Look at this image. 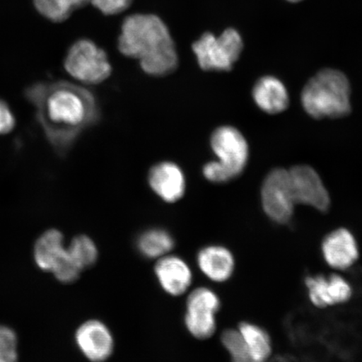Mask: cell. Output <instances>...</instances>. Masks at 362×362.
<instances>
[{
	"label": "cell",
	"mask_w": 362,
	"mask_h": 362,
	"mask_svg": "<svg viewBox=\"0 0 362 362\" xmlns=\"http://www.w3.org/2000/svg\"><path fill=\"white\" fill-rule=\"evenodd\" d=\"M48 142L65 156L85 129L98 119L96 98L88 89L68 81L37 83L25 90Z\"/></svg>",
	"instance_id": "1"
},
{
	"label": "cell",
	"mask_w": 362,
	"mask_h": 362,
	"mask_svg": "<svg viewBox=\"0 0 362 362\" xmlns=\"http://www.w3.org/2000/svg\"><path fill=\"white\" fill-rule=\"evenodd\" d=\"M119 49L123 55L137 59L148 75H169L178 66L177 52L168 27L156 16L136 13L127 17Z\"/></svg>",
	"instance_id": "2"
},
{
	"label": "cell",
	"mask_w": 362,
	"mask_h": 362,
	"mask_svg": "<svg viewBox=\"0 0 362 362\" xmlns=\"http://www.w3.org/2000/svg\"><path fill=\"white\" fill-rule=\"evenodd\" d=\"M349 81L342 72L325 69L309 81L302 92V104L315 119L341 117L351 111Z\"/></svg>",
	"instance_id": "3"
},
{
	"label": "cell",
	"mask_w": 362,
	"mask_h": 362,
	"mask_svg": "<svg viewBox=\"0 0 362 362\" xmlns=\"http://www.w3.org/2000/svg\"><path fill=\"white\" fill-rule=\"evenodd\" d=\"M211 146L218 160L203 167V175L208 180L223 183L242 173L248 160V146L236 128L223 126L216 129L211 137Z\"/></svg>",
	"instance_id": "4"
},
{
	"label": "cell",
	"mask_w": 362,
	"mask_h": 362,
	"mask_svg": "<svg viewBox=\"0 0 362 362\" xmlns=\"http://www.w3.org/2000/svg\"><path fill=\"white\" fill-rule=\"evenodd\" d=\"M64 67L72 78L90 85L103 83L112 74L107 53L88 39L79 40L71 45Z\"/></svg>",
	"instance_id": "5"
},
{
	"label": "cell",
	"mask_w": 362,
	"mask_h": 362,
	"mask_svg": "<svg viewBox=\"0 0 362 362\" xmlns=\"http://www.w3.org/2000/svg\"><path fill=\"white\" fill-rule=\"evenodd\" d=\"M243 40L237 30L228 29L219 37L204 34L192 45L199 66L204 71H230L243 51Z\"/></svg>",
	"instance_id": "6"
},
{
	"label": "cell",
	"mask_w": 362,
	"mask_h": 362,
	"mask_svg": "<svg viewBox=\"0 0 362 362\" xmlns=\"http://www.w3.org/2000/svg\"><path fill=\"white\" fill-rule=\"evenodd\" d=\"M262 202L266 214L280 224L288 223L294 204L288 170L275 169L267 176L262 188Z\"/></svg>",
	"instance_id": "7"
},
{
	"label": "cell",
	"mask_w": 362,
	"mask_h": 362,
	"mask_svg": "<svg viewBox=\"0 0 362 362\" xmlns=\"http://www.w3.org/2000/svg\"><path fill=\"white\" fill-rule=\"evenodd\" d=\"M294 204H305L320 211L329 206V194L314 169L308 165L294 166L288 170Z\"/></svg>",
	"instance_id": "8"
},
{
	"label": "cell",
	"mask_w": 362,
	"mask_h": 362,
	"mask_svg": "<svg viewBox=\"0 0 362 362\" xmlns=\"http://www.w3.org/2000/svg\"><path fill=\"white\" fill-rule=\"evenodd\" d=\"M76 341L83 355L93 362L106 361L113 351L110 329L98 320H89L81 325L76 333Z\"/></svg>",
	"instance_id": "9"
},
{
	"label": "cell",
	"mask_w": 362,
	"mask_h": 362,
	"mask_svg": "<svg viewBox=\"0 0 362 362\" xmlns=\"http://www.w3.org/2000/svg\"><path fill=\"white\" fill-rule=\"evenodd\" d=\"M148 180L153 191L166 202L180 200L187 187L182 170L169 161L158 163L152 167Z\"/></svg>",
	"instance_id": "10"
},
{
	"label": "cell",
	"mask_w": 362,
	"mask_h": 362,
	"mask_svg": "<svg viewBox=\"0 0 362 362\" xmlns=\"http://www.w3.org/2000/svg\"><path fill=\"white\" fill-rule=\"evenodd\" d=\"M305 284L310 301L320 308L345 303L352 293L350 284L336 274L328 279L320 275L308 277Z\"/></svg>",
	"instance_id": "11"
},
{
	"label": "cell",
	"mask_w": 362,
	"mask_h": 362,
	"mask_svg": "<svg viewBox=\"0 0 362 362\" xmlns=\"http://www.w3.org/2000/svg\"><path fill=\"white\" fill-rule=\"evenodd\" d=\"M324 259L334 269H346L358 259V247L349 230L339 228L329 233L322 243Z\"/></svg>",
	"instance_id": "12"
},
{
	"label": "cell",
	"mask_w": 362,
	"mask_h": 362,
	"mask_svg": "<svg viewBox=\"0 0 362 362\" xmlns=\"http://www.w3.org/2000/svg\"><path fill=\"white\" fill-rule=\"evenodd\" d=\"M156 274L162 288L171 296H180L192 284L191 269L178 257H165L158 261Z\"/></svg>",
	"instance_id": "13"
},
{
	"label": "cell",
	"mask_w": 362,
	"mask_h": 362,
	"mask_svg": "<svg viewBox=\"0 0 362 362\" xmlns=\"http://www.w3.org/2000/svg\"><path fill=\"white\" fill-rule=\"evenodd\" d=\"M197 262L203 274L215 282L226 281L233 273V256L223 247L210 246L202 249Z\"/></svg>",
	"instance_id": "14"
},
{
	"label": "cell",
	"mask_w": 362,
	"mask_h": 362,
	"mask_svg": "<svg viewBox=\"0 0 362 362\" xmlns=\"http://www.w3.org/2000/svg\"><path fill=\"white\" fill-rule=\"evenodd\" d=\"M253 98L262 110L276 115L288 105V95L284 85L274 76H264L257 81L252 92Z\"/></svg>",
	"instance_id": "15"
},
{
	"label": "cell",
	"mask_w": 362,
	"mask_h": 362,
	"mask_svg": "<svg viewBox=\"0 0 362 362\" xmlns=\"http://www.w3.org/2000/svg\"><path fill=\"white\" fill-rule=\"evenodd\" d=\"M64 249V238L60 230H47L35 244L34 255L36 264L40 269L52 272L59 256Z\"/></svg>",
	"instance_id": "16"
},
{
	"label": "cell",
	"mask_w": 362,
	"mask_h": 362,
	"mask_svg": "<svg viewBox=\"0 0 362 362\" xmlns=\"http://www.w3.org/2000/svg\"><path fill=\"white\" fill-rule=\"evenodd\" d=\"M239 332L245 341L252 358L255 362H265L271 351V341L264 329L250 323H242Z\"/></svg>",
	"instance_id": "17"
},
{
	"label": "cell",
	"mask_w": 362,
	"mask_h": 362,
	"mask_svg": "<svg viewBox=\"0 0 362 362\" xmlns=\"http://www.w3.org/2000/svg\"><path fill=\"white\" fill-rule=\"evenodd\" d=\"M137 244L139 250L144 256L155 259L168 253L174 247L175 242L165 230L155 228L140 235Z\"/></svg>",
	"instance_id": "18"
},
{
	"label": "cell",
	"mask_w": 362,
	"mask_h": 362,
	"mask_svg": "<svg viewBox=\"0 0 362 362\" xmlns=\"http://www.w3.org/2000/svg\"><path fill=\"white\" fill-rule=\"evenodd\" d=\"M88 3L87 0H34L40 15L53 22L65 21L76 8Z\"/></svg>",
	"instance_id": "19"
},
{
	"label": "cell",
	"mask_w": 362,
	"mask_h": 362,
	"mask_svg": "<svg viewBox=\"0 0 362 362\" xmlns=\"http://www.w3.org/2000/svg\"><path fill=\"white\" fill-rule=\"evenodd\" d=\"M70 255L79 268L83 270L93 266L98 259V249L92 239L80 235L72 239L67 248Z\"/></svg>",
	"instance_id": "20"
},
{
	"label": "cell",
	"mask_w": 362,
	"mask_h": 362,
	"mask_svg": "<svg viewBox=\"0 0 362 362\" xmlns=\"http://www.w3.org/2000/svg\"><path fill=\"white\" fill-rule=\"evenodd\" d=\"M185 323L189 333L198 339L209 338L216 330L215 314L206 312L187 311Z\"/></svg>",
	"instance_id": "21"
},
{
	"label": "cell",
	"mask_w": 362,
	"mask_h": 362,
	"mask_svg": "<svg viewBox=\"0 0 362 362\" xmlns=\"http://www.w3.org/2000/svg\"><path fill=\"white\" fill-rule=\"evenodd\" d=\"M220 307L219 298L209 288H199L188 297L187 311L206 312L216 315Z\"/></svg>",
	"instance_id": "22"
},
{
	"label": "cell",
	"mask_w": 362,
	"mask_h": 362,
	"mask_svg": "<svg viewBox=\"0 0 362 362\" xmlns=\"http://www.w3.org/2000/svg\"><path fill=\"white\" fill-rule=\"evenodd\" d=\"M221 341L232 356L233 362H255L252 358L247 344L239 330H226L221 336Z\"/></svg>",
	"instance_id": "23"
},
{
	"label": "cell",
	"mask_w": 362,
	"mask_h": 362,
	"mask_svg": "<svg viewBox=\"0 0 362 362\" xmlns=\"http://www.w3.org/2000/svg\"><path fill=\"white\" fill-rule=\"evenodd\" d=\"M16 334L4 325H0V362H17Z\"/></svg>",
	"instance_id": "24"
},
{
	"label": "cell",
	"mask_w": 362,
	"mask_h": 362,
	"mask_svg": "<svg viewBox=\"0 0 362 362\" xmlns=\"http://www.w3.org/2000/svg\"><path fill=\"white\" fill-rule=\"evenodd\" d=\"M134 0H90L95 8L104 15L113 16L129 8Z\"/></svg>",
	"instance_id": "25"
},
{
	"label": "cell",
	"mask_w": 362,
	"mask_h": 362,
	"mask_svg": "<svg viewBox=\"0 0 362 362\" xmlns=\"http://www.w3.org/2000/svg\"><path fill=\"white\" fill-rule=\"evenodd\" d=\"M16 117L6 102L0 99V135L12 132L16 127Z\"/></svg>",
	"instance_id": "26"
},
{
	"label": "cell",
	"mask_w": 362,
	"mask_h": 362,
	"mask_svg": "<svg viewBox=\"0 0 362 362\" xmlns=\"http://www.w3.org/2000/svg\"><path fill=\"white\" fill-rule=\"evenodd\" d=\"M288 1H291V2H298V1H301V0H288Z\"/></svg>",
	"instance_id": "27"
},
{
	"label": "cell",
	"mask_w": 362,
	"mask_h": 362,
	"mask_svg": "<svg viewBox=\"0 0 362 362\" xmlns=\"http://www.w3.org/2000/svg\"><path fill=\"white\" fill-rule=\"evenodd\" d=\"M87 1H88V3H90V0H87Z\"/></svg>",
	"instance_id": "28"
}]
</instances>
